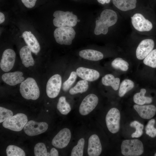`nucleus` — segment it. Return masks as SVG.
Masks as SVG:
<instances>
[{"instance_id": "1", "label": "nucleus", "mask_w": 156, "mask_h": 156, "mask_svg": "<svg viewBox=\"0 0 156 156\" xmlns=\"http://www.w3.org/2000/svg\"><path fill=\"white\" fill-rule=\"evenodd\" d=\"M127 21L132 31L141 35L156 36V14L153 9L140 8L131 13Z\"/></svg>"}, {"instance_id": "2", "label": "nucleus", "mask_w": 156, "mask_h": 156, "mask_svg": "<svg viewBox=\"0 0 156 156\" xmlns=\"http://www.w3.org/2000/svg\"><path fill=\"white\" fill-rule=\"evenodd\" d=\"M96 21L94 33L96 35L107 34L111 27H127V21L116 10L107 9L101 12Z\"/></svg>"}, {"instance_id": "3", "label": "nucleus", "mask_w": 156, "mask_h": 156, "mask_svg": "<svg viewBox=\"0 0 156 156\" xmlns=\"http://www.w3.org/2000/svg\"><path fill=\"white\" fill-rule=\"evenodd\" d=\"M124 113L126 116H124L125 119L122 115L121 136L125 133L122 137L125 138H139L141 137L144 133V128L143 123L130 115Z\"/></svg>"}, {"instance_id": "4", "label": "nucleus", "mask_w": 156, "mask_h": 156, "mask_svg": "<svg viewBox=\"0 0 156 156\" xmlns=\"http://www.w3.org/2000/svg\"><path fill=\"white\" fill-rule=\"evenodd\" d=\"M118 153L119 156L143 155L145 147L143 140L138 138L121 139L119 138Z\"/></svg>"}, {"instance_id": "5", "label": "nucleus", "mask_w": 156, "mask_h": 156, "mask_svg": "<svg viewBox=\"0 0 156 156\" xmlns=\"http://www.w3.org/2000/svg\"><path fill=\"white\" fill-rule=\"evenodd\" d=\"M123 111L120 109L113 107L107 112L105 117L107 128L111 134L121 137V122Z\"/></svg>"}, {"instance_id": "6", "label": "nucleus", "mask_w": 156, "mask_h": 156, "mask_svg": "<svg viewBox=\"0 0 156 156\" xmlns=\"http://www.w3.org/2000/svg\"><path fill=\"white\" fill-rule=\"evenodd\" d=\"M137 34L138 43L135 50V55L138 59L142 60L155 48L156 36H147Z\"/></svg>"}, {"instance_id": "7", "label": "nucleus", "mask_w": 156, "mask_h": 156, "mask_svg": "<svg viewBox=\"0 0 156 156\" xmlns=\"http://www.w3.org/2000/svg\"><path fill=\"white\" fill-rule=\"evenodd\" d=\"M20 91L22 96L27 99L36 100L40 95L39 89L36 81L31 77L27 78L21 83Z\"/></svg>"}, {"instance_id": "8", "label": "nucleus", "mask_w": 156, "mask_h": 156, "mask_svg": "<svg viewBox=\"0 0 156 156\" xmlns=\"http://www.w3.org/2000/svg\"><path fill=\"white\" fill-rule=\"evenodd\" d=\"M53 16L54 17L53 24L57 27H74L76 25L78 21L77 16L69 11L57 10L54 12Z\"/></svg>"}, {"instance_id": "9", "label": "nucleus", "mask_w": 156, "mask_h": 156, "mask_svg": "<svg viewBox=\"0 0 156 156\" xmlns=\"http://www.w3.org/2000/svg\"><path fill=\"white\" fill-rule=\"evenodd\" d=\"M133 110H129L126 113L139 120L140 119H150L156 113V107L153 105H140L135 104L133 106Z\"/></svg>"}, {"instance_id": "10", "label": "nucleus", "mask_w": 156, "mask_h": 156, "mask_svg": "<svg viewBox=\"0 0 156 156\" xmlns=\"http://www.w3.org/2000/svg\"><path fill=\"white\" fill-rule=\"evenodd\" d=\"M112 1L113 5L117 9V11L127 20L131 13L141 8L138 5L137 0H112Z\"/></svg>"}, {"instance_id": "11", "label": "nucleus", "mask_w": 156, "mask_h": 156, "mask_svg": "<svg viewBox=\"0 0 156 156\" xmlns=\"http://www.w3.org/2000/svg\"><path fill=\"white\" fill-rule=\"evenodd\" d=\"M76 34L71 27H58L54 32V36L57 43L60 44L70 45Z\"/></svg>"}, {"instance_id": "12", "label": "nucleus", "mask_w": 156, "mask_h": 156, "mask_svg": "<svg viewBox=\"0 0 156 156\" xmlns=\"http://www.w3.org/2000/svg\"><path fill=\"white\" fill-rule=\"evenodd\" d=\"M27 118L23 113H18L3 122V127L10 130L19 131L24 127L27 122Z\"/></svg>"}, {"instance_id": "13", "label": "nucleus", "mask_w": 156, "mask_h": 156, "mask_svg": "<svg viewBox=\"0 0 156 156\" xmlns=\"http://www.w3.org/2000/svg\"><path fill=\"white\" fill-rule=\"evenodd\" d=\"M98 102L96 95L93 94H89L84 98L79 106V113L82 116L88 115L95 109Z\"/></svg>"}, {"instance_id": "14", "label": "nucleus", "mask_w": 156, "mask_h": 156, "mask_svg": "<svg viewBox=\"0 0 156 156\" xmlns=\"http://www.w3.org/2000/svg\"><path fill=\"white\" fill-rule=\"evenodd\" d=\"M62 83V77L59 74H55L50 78L46 86V91L48 96L51 98L56 97L60 93Z\"/></svg>"}, {"instance_id": "15", "label": "nucleus", "mask_w": 156, "mask_h": 156, "mask_svg": "<svg viewBox=\"0 0 156 156\" xmlns=\"http://www.w3.org/2000/svg\"><path fill=\"white\" fill-rule=\"evenodd\" d=\"M48 124L44 122H37L33 120L27 122L23 128L25 133L29 136L36 135L46 131Z\"/></svg>"}, {"instance_id": "16", "label": "nucleus", "mask_w": 156, "mask_h": 156, "mask_svg": "<svg viewBox=\"0 0 156 156\" xmlns=\"http://www.w3.org/2000/svg\"><path fill=\"white\" fill-rule=\"evenodd\" d=\"M71 133L67 128L61 129L54 137L52 141V145L57 148H62L69 144L71 138Z\"/></svg>"}, {"instance_id": "17", "label": "nucleus", "mask_w": 156, "mask_h": 156, "mask_svg": "<svg viewBox=\"0 0 156 156\" xmlns=\"http://www.w3.org/2000/svg\"><path fill=\"white\" fill-rule=\"evenodd\" d=\"M15 57L16 53L13 50H5L3 53L0 63L1 70L5 72L10 70L14 66Z\"/></svg>"}, {"instance_id": "18", "label": "nucleus", "mask_w": 156, "mask_h": 156, "mask_svg": "<svg viewBox=\"0 0 156 156\" xmlns=\"http://www.w3.org/2000/svg\"><path fill=\"white\" fill-rule=\"evenodd\" d=\"M102 146L99 136L96 134L91 135L88 141V153L89 156H99L101 153Z\"/></svg>"}, {"instance_id": "19", "label": "nucleus", "mask_w": 156, "mask_h": 156, "mask_svg": "<svg viewBox=\"0 0 156 156\" xmlns=\"http://www.w3.org/2000/svg\"><path fill=\"white\" fill-rule=\"evenodd\" d=\"M76 73L78 76L87 81H95L100 77V73L97 71L82 67L78 68Z\"/></svg>"}, {"instance_id": "20", "label": "nucleus", "mask_w": 156, "mask_h": 156, "mask_svg": "<svg viewBox=\"0 0 156 156\" xmlns=\"http://www.w3.org/2000/svg\"><path fill=\"white\" fill-rule=\"evenodd\" d=\"M23 75L22 72L19 71L5 73L2 75V79L6 84L13 86L21 83L24 81Z\"/></svg>"}, {"instance_id": "21", "label": "nucleus", "mask_w": 156, "mask_h": 156, "mask_svg": "<svg viewBox=\"0 0 156 156\" xmlns=\"http://www.w3.org/2000/svg\"><path fill=\"white\" fill-rule=\"evenodd\" d=\"M23 37L27 46L31 52L37 54L40 50L39 44L35 36L30 32L25 31L22 35Z\"/></svg>"}, {"instance_id": "22", "label": "nucleus", "mask_w": 156, "mask_h": 156, "mask_svg": "<svg viewBox=\"0 0 156 156\" xmlns=\"http://www.w3.org/2000/svg\"><path fill=\"white\" fill-rule=\"evenodd\" d=\"M31 51L27 46L22 47L19 51V54L23 64L26 67L34 65V61L31 54Z\"/></svg>"}, {"instance_id": "23", "label": "nucleus", "mask_w": 156, "mask_h": 156, "mask_svg": "<svg viewBox=\"0 0 156 156\" xmlns=\"http://www.w3.org/2000/svg\"><path fill=\"white\" fill-rule=\"evenodd\" d=\"M79 55L83 59L92 61H97L102 59L104 57L101 52L94 50L87 49L79 52Z\"/></svg>"}, {"instance_id": "24", "label": "nucleus", "mask_w": 156, "mask_h": 156, "mask_svg": "<svg viewBox=\"0 0 156 156\" xmlns=\"http://www.w3.org/2000/svg\"><path fill=\"white\" fill-rule=\"evenodd\" d=\"M146 92V89L142 88L139 92L135 93L133 97V100L134 103L140 105L151 103L152 102V99L150 97L145 96Z\"/></svg>"}, {"instance_id": "25", "label": "nucleus", "mask_w": 156, "mask_h": 156, "mask_svg": "<svg viewBox=\"0 0 156 156\" xmlns=\"http://www.w3.org/2000/svg\"><path fill=\"white\" fill-rule=\"evenodd\" d=\"M102 84L106 86H110L114 90H118L119 87L120 79L119 78H115L111 74H108L102 77Z\"/></svg>"}, {"instance_id": "26", "label": "nucleus", "mask_w": 156, "mask_h": 156, "mask_svg": "<svg viewBox=\"0 0 156 156\" xmlns=\"http://www.w3.org/2000/svg\"><path fill=\"white\" fill-rule=\"evenodd\" d=\"M89 87L87 81L81 80L79 81L76 85L71 88L69 90V93L71 95H74L78 93H82L86 92Z\"/></svg>"}, {"instance_id": "27", "label": "nucleus", "mask_w": 156, "mask_h": 156, "mask_svg": "<svg viewBox=\"0 0 156 156\" xmlns=\"http://www.w3.org/2000/svg\"><path fill=\"white\" fill-rule=\"evenodd\" d=\"M134 86V82L129 79L123 80L119 87L118 94L120 97H123L126 93L131 90Z\"/></svg>"}, {"instance_id": "28", "label": "nucleus", "mask_w": 156, "mask_h": 156, "mask_svg": "<svg viewBox=\"0 0 156 156\" xmlns=\"http://www.w3.org/2000/svg\"><path fill=\"white\" fill-rule=\"evenodd\" d=\"M57 107L60 112L64 115L67 114L71 110L70 105L66 101L64 96H61L60 97Z\"/></svg>"}, {"instance_id": "29", "label": "nucleus", "mask_w": 156, "mask_h": 156, "mask_svg": "<svg viewBox=\"0 0 156 156\" xmlns=\"http://www.w3.org/2000/svg\"><path fill=\"white\" fill-rule=\"evenodd\" d=\"M111 65L114 69L126 71L128 69L129 64L127 62L122 58L118 57L112 61Z\"/></svg>"}, {"instance_id": "30", "label": "nucleus", "mask_w": 156, "mask_h": 156, "mask_svg": "<svg viewBox=\"0 0 156 156\" xmlns=\"http://www.w3.org/2000/svg\"><path fill=\"white\" fill-rule=\"evenodd\" d=\"M143 63L149 67L156 68V48H154L144 59Z\"/></svg>"}, {"instance_id": "31", "label": "nucleus", "mask_w": 156, "mask_h": 156, "mask_svg": "<svg viewBox=\"0 0 156 156\" xmlns=\"http://www.w3.org/2000/svg\"><path fill=\"white\" fill-rule=\"evenodd\" d=\"M8 156H25V153L23 150L16 146L13 145L8 146L6 149Z\"/></svg>"}, {"instance_id": "32", "label": "nucleus", "mask_w": 156, "mask_h": 156, "mask_svg": "<svg viewBox=\"0 0 156 156\" xmlns=\"http://www.w3.org/2000/svg\"><path fill=\"white\" fill-rule=\"evenodd\" d=\"M84 144V139L83 138H80L78 140L77 145L73 148L71 152V156H83Z\"/></svg>"}, {"instance_id": "33", "label": "nucleus", "mask_w": 156, "mask_h": 156, "mask_svg": "<svg viewBox=\"0 0 156 156\" xmlns=\"http://www.w3.org/2000/svg\"><path fill=\"white\" fill-rule=\"evenodd\" d=\"M155 123L154 119H151L145 127L146 134L151 138H154L156 136V128L154 127Z\"/></svg>"}, {"instance_id": "34", "label": "nucleus", "mask_w": 156, "mask_h": 156, "mask_svg": "<svg viewBox=\"0 0 156 156\" xmlns=\"http://www.w3.org/2000/svg\"><path fill=\"white\" fill-rule=\"evenodd\" d=\"M76 72H72L68 79L63 84L62 88L64 91H68L75 83L77 77Z\"/></svg>"}, {"instance_id": "35", "label": "nucleus", "mask_w": 156, "mask_h": 156, "mask_svg": "<svg viewBox=\"0 0 156 156\" xmlns=\"http://www.w3.org/2000/svg\"><path fill=\"white\" fill-rule=\"evenodd\" d=\"M35 156H47V151L45 144L43 143H37L34 148Z\"/></svg>"}, {"instance_id": "36", "label": "nucleus", "mask_w": 156, "mask_h": 156, "mask_svg": "<svg viewBox=\"0 0 156 156\" xmlns=\"http://www.w3.org/2000/svg\"><path fill=\"white\" fill-rule=\"evenodd\" d=\"M13 113L10 110L0 107V122H3L13 116Z\"/></svg>"}, {"instance_id": "37", "label": "nucleus", "mask_w": 156, "mask_h": 156, "mask_svg": "<svg viewBox=\"0 0 156 156\" xmlns=\"http://www.w3.org/2000/svg\"><path fill=\"white\" fill-rule=\"evenodd\" d=\"M37 0H21L24 5L27 8H31L33 7Z\"/></svg>"}, {"instance_id": "38", "label": "nucleus", "mask_w": 156, "mask_h": 156, "mask_svg": "<svg viewBox=\"0 0 156 156\" xmlns=\"http://www.w3.org/2000/svg\"><path fill=\"white\" fill-rule=\"evenodd\" d=\"M50 156H58V153L57 151L55 148H52L50 151Z\"/></svg>"}, {"instance_id": "39", "label": "nucleus", "mask_w": 156, "mask_h": 156, "mask_svg": "<svg viewBox=\"0 0 156 156\" xmlns=\"http://www.w3.org/2000/svg\"><path fill=\"white\" fill-rule=\"evenodd\" d=\"M5 20V17L3 14L0 12V23L1 24L3 23Z\"/></svg>"}, {"instance_id": "40", "label": "nucleus", "mask_w": 156, "mask_h": 156, "mask_svg": "<svg viewBox=\"0 0 156 156\" xmlns=\"http://www.w3.org/2000/svg\"><path fill=\"white\" fill-rule=\"evenodd\" d=\"M97 1L99 3L103 5L105 3L107 4L109 3L111 0H97Z\"/></svg>"}, {"instance_id": "41", "label": "nucleus", "mask_w": 156, "mask_h": 156, "mask_svg": "<svg viewBox=\"0 0 156 156\" xmlns=\"http://www.w3.org/2000/svg\"><path fill=\"white\" fill-rule=\"evenodd\" d=\"M154 155L155 156H156V153H155V154H154Z\"/></svg>"}]
</instances>
